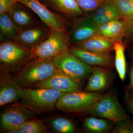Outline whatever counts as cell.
Listing matches in <instances>:
<instances>
[{
    "mask_svg": "<svg viewBox=\"0 0 133 133\" xmlns=\"http://www.w3.org/2000/svg\"><path fill=\"white\" fill-rule=\"evenodd\" d=\"M36 59L31 49L16 41L7 40L0 44L1 72H17L30 61Z\"/></svg>",
    "mask_w": 133,
    "mask_h": 133,
    "instance_id": "obj_1",
    "label": "cell"
},
{
    "mask_svg": "<svg viewBox=\"0 0 133 133\" xmlns=\"http://www.w3.org/2000/svg\"><path fill=\"white\" fill-rule=\"evenodd\" d=\"M56 70L52 59L36 58L24 65L14 76L22 88H33L37 83L49 78Z\"/></svg>",
    "mask_w": 133,
    "mask_h": 133,
    "instance_id": "obj_2",
    "label": "cell"
},
{
    "mask_svg": "<svg viewBox=\"0 0 133 133\" xmlns=\"http://www.w3.org/2000/svg\"><path fill=\"white\" fill-rule=\"evenodd\" d=\"M63 92L52 88H24L22 104L37 114L51 111Z\"/></svg>",
    "mask_w": 133,
    "mask_h": 133,
    "instance_id": "obj_3",
    "label": "cell"
},
{
    "mask_svg": "<svg viewBox=\"0 0 133 133\" xmlns=\"http://www.w3.org/2000/svg\"><path fill=\"white\" fill-rule=\"evenodd\" d=\"M85 114L109 120L115 124L131 119L120 103L114 88L103 94Z\"/></svg>",
    "mask_w": 133,
    "mask_h": 133,
    "instance_id": "obj_4",
    "label": "cell"
},
{
    "mask_svg": "<svg viewBox=\"0 0 133 133\" xmlns=\"http://www.w3.org/2000/svg\"><path fill=\"white\" fill-rule=\"evenodd\" d=\"M103 95L100 92H87L84 91L63 92L56 107L66 112L85 114Z\"/></svg>",
    "mask_w": 133,
    "mask_h": 133,
    "instance_id": "obj_5",
    "label": "cell"
},
{
    "mask_svg": "<svg viewBox=\"0 0 133 133\" xmlns=\"http://www.w3.org/2000/svg\"><path fill=\"white\" fill-rule=\"evenodd\" d=\"M68 31L51 30L47 39L31 49L36 59L54 58L70 48Z\"/></svg>",
    "mask_w": 133,
    "mask_h": 133,
    "instance_id": "obj_6",
    "label": "cell"
},
{
    "mask_svg": "<svg viewBox=\"0 0 133 133\" xmlns=\"http://www.w3.org/2000/svg\"><path fill=\"white\" fill-rule=\"evenodd\" d=\"M52 59L57 69L79 83L88 79L93 69V66L87 64L69 50Z\"/></svg>",
    "mask_w": 133,
    "mask_h": 133,
    "instance_id": "obj_7",
    "label": "cell"
},
{
    "mask_svg": "<svg viewBox=\"0 0 133 133\" xmlns=\"http://www.w3.org/2000/svg\"><path fill=\"white\" fill-rule=\"evenodd\" d=\"M36 114V112L23 104L10 105L1 115V129L7 132L19 128L26 121L35 118Z\"/></svg>",
    "mask_w": 133,
    "mask_h": 133,
    "instance_id": "obj_8",
    "label": "cell"
},
{
    "mask_svg": "<svg viewBox=\"0 0 133 133\" xmlns=\"http://www.w3.org/2000/svg\"><path fill=\"white\" fill-rule=\"evenodd\" d=\"M33 11L51 30L68 31L70 22L61 15L52 12L38 0H18Z\"/></svg>",
    "mask_w": 133,
    "mask_h": 133,
    "instance_id": "obj_9",
    "label": "cell"
},
{
    "mask_svg": "<svg viewBox=\"0 0 133 133\" xmlns=\"http://www.w3.org/2000/svg\"><path fill=\"white\" fill-rule=\"evenodd\" d=\"M33 88H52L63 92L82 91L81 83L75 81L57 69L49 78L37 83Z\"/></svg>",
    "mask_w": 133,
    "mask_h": 133,
    "instance_id": "obj_10",
    "label": "cell"
},
{
    "mask_svg": "<svg viewBox=\"0 0 133 133\" xmlns=\"http://www.w3.org/2000/svg\"><path fill=\"white\" fill-rule=\"evenodd\" d=\"M97 27L87 15L70 23L68 33L71 45L83 42L98 35Z\"/></svg>",
    "mask_w": 133,
    "mask_h": 133,
    "instance_id": "obj_11",
    "label": "cell"
},
{
    "mask_svg": "<svg viewBox=\"0 0 133 133\" xmlns=\"http://www.w3.org/2000/svg\"><path fill=\"white\" fill-rule=\"evenodd\" d=\"M23 88L11 74L1 72L0 106L16 102L21 99Z\"/></svg>",
    "mask_w": 133,
    "mask_h": 133,
    "instance_id": "obj_12",
    "label": "cell"
},
{
    "mask_svg": "<svg viewBox=\"0 0 133 133\" xmlns=\"http://www.w3.org/2000/svg\"><path fill=\"white\" fill-rule=\"evenodd\" d=\"M69 51L83 62L91 66L111 69L115 67L114 58L111 52H91L72 45L71 46Z\"/></svg>",
    "mask_w": 133,
    "mask_h": 133,
    "instance_id": "obj_13",
    "label": "cell"
},
{
    "mask_svg": "<svg viewBox=\"0 0 133 133\" xmlns=\"http://www.w3.org/2000/svg\"><path fill=\"white\" fill-rule=\"evenodd\" d=\"M111 70L93 66L92 72L84 91L87 92H100L110 87L114 80Z\"/></svg>",
    "mask_w": 133,
    "mask_h": 133,
    "instance_id": "obj_14",
    "label": "cell"
},
{
    "mask_svg": "<svg viewBox=\"0 0 133 133\" xmlns=\"http://www.w3.org/2000/svg\"><path fill=\"white\" fill-rule=\"evenodd\" d=\"M46 6L61 15L70 23L87 15L79 8L76 0H42Z\"/></svg>",
    "mask_w": 133,
    "mask_h": 133,
    "instance_id": "obj_15",
    "label": "cell"
},
{
    "mask_svg": "<svg viewBox=\"0 0 133 133\" xmlns=\"http://www.w3.org/2000/svg\"><path fill=\"white\" fill-rule=\"evenodd\" d=\"M51 30L48 26L39 24L20 31L14 41L31 49L47 39Z\"/></svg>",
    "mask_w": 133,
    "mask_h": 133,
    "instance_id": "obj_16",
    "label": "cell"
},
{
    "mask_svg": "<svg viewBox=\"0 0 133 133\" xmlns=\"http://www.w3.org/2000/svg\"><path fill=\"white\" fill-rule=\"evenodd\" d=\"M87 15L97 26L114 20L122 19L118 8L112 0H106L95 11Z\"/></svg>",
    "mask_w": 133,
    "mask_h": 133,
    "instance_id": "obj_17",
    "label": "cell"
},
{
    "mask_svg": "<svg viewBox=\"0 0 133 133\" xmlns=\"http://www.w3.org/2000/svg\"><path fill=\"white\" fill-rule=\"evenodd\" d=\"M115 42L116 41L100 35H97L85 41L76 44L72 46L91 52H111L114 50Z\"/></svg>",
    "mask_w": 133,
    "mask_h": 133,
    "instance_id": "obj_18",
    "label": "cell"
},
{
    "mask_svg": "<svg viewBox=\"0 0 133 133\" xmlns=\"http://www.w3.org/2000/svg\"><path fill=\"white\" fill-rule=\"evenodd\" d=\"M22 5L18 3L9 13L20 31L40 24L38 20Z\"/></svg>",
    "mask_w": 133,
    "mask_h": 133,
    "instance_id": "obj_19",
    "label": "cell"
},
{
    "mask_svg": "<svg viewBox=\"0 0 133 133\" xmlns=\"http://www.w3.org/2000/svg\"><path fill=\"white\" fill-rule=\"evenodd\" d=\"M125 22L117 19L98 26V35L115 41H123L124 37Z\"/></svg>",
    "mask_w": 133,
    "mask_h": 133,
    "instance_id": "obj_20",
    "label": "cell"
},
{
    "mask_svg": "<svg viewBox=\"0 0 133 133\" xmlns=\"http://www.w3.org/2000/svg\"><path fill=\"white\" fill-rule=\"evenodd\" d=\"M91 116L86 118L83 121V128L87 132L107 133L111 131L115 125L109 120Z\"/></svg>",
    "mask_w": 133,
    "mask_h": 133,
    "instance_id": "obj_21",
    "label": "cell"
},
{
    "mask_svg": "<svg viewBox=\"0 0 133 133\" xmlns=\"http://www.w3.org/2000/svg\"><path fill=\"white\" fill-rule=\"evenodd\" d=\"M126 48L123 41H116L114 43V65L118 75L122 82L125 78L127 73V63L125 50Z\"/></svg>",
    "mask_w": 133,
    "mask_h": 133,
    "instance_id": "obj_22",
    "label": "cell"
},
{
    "mask_svg": "<svg viewBox=\"0 0 133 133\" xmlns=\"http://www.w3.org/2000/svg\"><path fill=\"white\" fill-rule=\"evenodd\" d=\"M0 30L2 36L8 40L14 41L20 32L9 13L0 14Z\"/></svg>",
    "mask_w": 133,
    "mask_h": 133,
    "instance_id": "obj_23",
    "label": "cell"
},
{
    "mask_svg": "<svg viewBox=\"0 0 133 133\" xmlns=\"http://www.w3.org/2000/svg\"><path fill=\"white\" fill-rule=\"evenodd\" d=\"M51 124L52 128L59 133H74L76 130L74 123L66 118H58L54 119L51 122Z\"/></svg>",
    "mask_w": 133,
    "mask_h": 133,
    "instance_id": "obj_24",
    "label": "cell"
},
{
    "mask_svg": "<svg viewBox=\"0 0 133 133\" xmlns=\"http://www.w3.org/2000/svg\"><path fill=\"white\" fill-rule=\"evenodd\" d=\"M19 129L22 133H42L46 131L47 127L43 121L33 118L26 121Z\"/></svg>",
    "mask_w": 133,
    "mask_h": 133,
    "instance_id": "obj_25",
    "label": "cell"
},
{
    "mask_svg": "<svg viewBox=\"0 0 133 133\" xmlns=\"http://www.w3.org/2000/svg\"><path fill=\"white\" fill-rule=\"evenodd\" d=\"M122 18L126 20L133 17V0H112Z\"/></svg>",
    "mask_w": 133,
    "mask_h": 133,
    "instance_id": "obj_26",
    "label": "cell"
},
{
    "mask_svg": "<svg viewBox=\"0 0 133 133\" xmlns=\"http://www.w3.org/2000/svg\"><path fill=\"white\" fill-rule=\"evenodd\" d=\"M79 8L85 15L95 11L106 0H76Z\"/></svg>",
    "mask_w": 133,
    "mask_h": 133,
    "instance_id": "obj_27",
    "label": "cell"
},
{
    "mask_svg": "<svg viewBox=\"0 0 133 133\" xmlns=\"http://www.w3.org/2000/svg\"><path fill=\"white\" fill-rule=\"evenodd\" d=\"M111 133H133V122L131 119L120 122L115 124Z\"/></svg>",
    "mask_w": 133,
    "mask_h": 133,
    "instance_id": "obj_28",
    "label": "cell"
},
{
    "mask_svg": "<svg viewBox=\"0 0 133 133\" xmlns=\"http://www.w3.org/2000/svg\"><path fill=\"white\" fill-rule=\"evenodd\" d=\"M124 21L125 30L123 42L127 48L133 41V17Z\"/></svg>",
    "mask_w": 133,
    "mask_h": 133,
    "instance_id": "obj_29",
    "label": "cell"
},
{
    "mask_svg": "<svg viewBox=\"0 0 133 133\" xmlns=\"http://www.w3.org/2000/svg\"><path fill=\"white\" fill-rule=\"evenodd\" d=\"M18 3V0H0V14L9 13Z\"/></svg>",
    "mask_w": 133,
    "mask_h": 133,
    "instance_id": "obj_30",
    "label": "cell"
},
{
    "mask_svg": "<svg viewBox=\"0 0 133 133\" xmlns=\"http://www.w3.org/2000/svg\"><path fill=\"white\" fill-rule=\"evenodd\" d=\"M126 104L133 117V91H125Z\"/></svg>",
    "mask_w": 133,
    "mask_h": 133,
    "instance_id": "obj_31",
    "label": "cell"
},
{
    "mask_svg": "<svg viewBox=\"0 0 133 133\" xmlns=\"http://www.w3.org/2000/svg\"><path fill=\"white\" fill-rule=\"evenodd\" d=\"M129 81L128 84L125 87V91H133V62L131 61L129 72Z\"/></svg>",
    "mask_w": 133,
    "mask_h": 133,
    "instance_id": "obj_32",
    "label": "cell"
},
{
    "mask_svg": "<svg viewBox=\"0 0 133 133\" xmlns=\"http://www.w3.org/2000/svg\"><path fill=\"white\" fill-rule=\"evenodd\" d=\"M127 48L128 49L129 55L131 57L132 61L133 62V41L128 46Z\"/></svg>",
    "mask_w": 133,
    "mask_h": 133,
    "instance_id": "obj_33",
    "label": "cell"
},
{
    "mask_svg": "<svg viewBox=\"0 0 133 133\" xmlns=\"http://www.w3.org/2000/svg\"><path fill=\"white\" fill-rule=\"evenodd\" d=\"M6 132L9 133H22L21 131L20 130L19 128L12 129V130L7 131Z\"/></svg>",
    "mask_w": 133,
    "mask_h": 133,
    "instance_id": "obj_34",
    "label": "cell"
},
{
    "mask_svg": "<svg viewBox=\"0 0 133 133\" xmlns=\"http://www.w3.org/2000/svg\"><path fill=\"white\" fill-rule=\"evenodd\" d=\"M41 1H42V0H41Z\"/></svg>",
    "mask_w": 133,
    "mask_h": 133,
    "instance_id": "obj_35",
    "label": "cell"
}]
</instances>
